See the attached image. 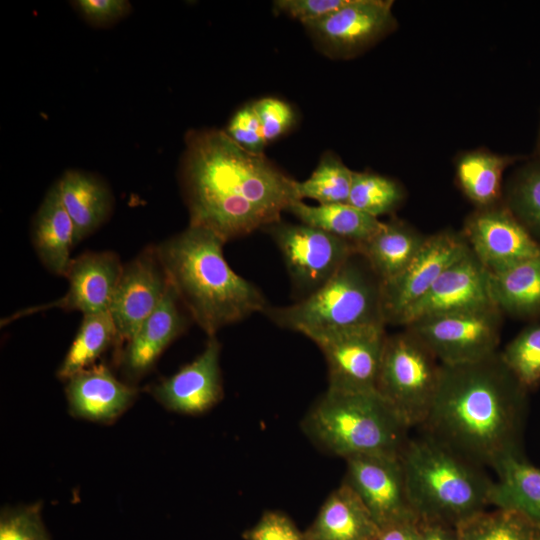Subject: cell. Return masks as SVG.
<instances>
[{"mask_svg":"<svg viewBox=\"0 0 540 540\" xmlns=\"http://www.w3.org/2000/svg\"><path fill=\"white\" fill-rule=\"evenodd\" d=\"M185 143L179 181L189 225L208 229L225 243L280 221L300 200L296 180L225 131H191Z\"/></svg>","mask_w":540,"mask_h":540,"instance_id":"6da1fadb","label":"cell"},{"mask_svg":"<svg viewBox=\"0 0 540 540\" xmlns=\"http://www.w3.org/2000/svg\"><path fill=\"white\" fill-rule=\"evenodd\" d=\"M528 390L500 352L479 361L441 364L430 411L419 428L470 462L495 472L523 456Z\"/></svg>","mask_w":540,"mask_h":540,"instance_id":"7a4b0ae2","label":"cell"},{"mask_svg":"<svg viewBox=\"0 0 540 540\" xmlns=\"http://www.w3.org/2000/svg\"><path fill=\"white\" fill-rule=\"evenodd\" d=\"M224 244L212 231L188 225L155 246L180 303L208 337L268 307L260 289L229 266Z\"/></svg>","mask_w":540,"mask_h":540,"instance_id":"3957f363","label":"cell"},{"mask_svg":"<svg viewBox=\"0 0 540 540\" xmlns=\"http://www.w3.org/2000/svg\"><path fill=\"white\" fill-rule=\"evenodd\" d=\"M400 457L408 499L418 519L456 526L492 505L495 481L432 437L409 438Z\"/></svg>","mask_w":540,"mask_h":540,"instance_id":"277c9868","label":"cell"},{"mask_svg":"<svg viewBox=\"0 0 540 540\" xmlns=\"http://www.w3.org/2000/svg\"><path fill=\"white\" fill-rule=\"evenodd\" d=\"M301 428L320 450L344 459L362 454H400L410 429L376 390L330 388L309 408Z\"/></svg>","mask_w":540,"mask_h":540,"instance_id":"5b68a950","label":"cell"},{"mask_svg":"<svg viewBox=\"0 0 540 540\" xmlns=\"http://www.w3.org/2000/svg\"><path fill=\"white\" fill-rule=\"evenodd\" d=\"M263 313L275 325L305 336L333 328L385 325L381 281L358 252L311 295L288 306H268Z\"/></svg>","mask_w":540,"mask_h":540,"instance_id":"8992f818","label":"cell"},{"mask_svg":"<svg viewBox=\"0 0 540 540\" xmlns=\"http://www.w3.org/2000/svg\"><path fill=\"white\" fill-rule=\"evenodd\" d=\"M441 363L413 333L387 336L376 391L409 427L424 423L432 406Z\"/></svg>","mask_w":540,"mask_h":540,"instance_id":"52a82bcc","label":"cell"},{"mask_svg":"<svg viewBox=\"0 0 540 540\" xmlns=\"http://www.w3.org/2000/svg\"><path fill=\"white\" fill-rule=\"evenodd\" d=\"M503 313L490 305L416 320L405 329L416 335L441 364L482 360L498 352Z\"/></svg>","mask_w":540,"mask_h":540,"instance_id":"ba28073f","label":"cell"},{"mask_svg":"<svg viewBox=\"0 0 540 540\" xmlns=\"http://www.w3.org/2000/svg\"><path fill=\"white\" fill-rule=\"evenodd\" d=\"M265 230L280 250L301 299L322 287L358 252L355 244L303 223L280 220Z\"/></svg>","mask_w":540,"mask_h":540,"instance_id":"9c48e42d","label":"cell"},{"mask_svg":"<svg viewBox=\"0 0 540 540\" xmlns=\"http://www.w3.org/2000/svg\"><path fill=\"white\" fill-rule=\"evenodd\" d=\"M387 334L385 325L326 329L306 335L321 350L328 369V388L375 391Z\"/></svg>","mask_w":540,"mask_h":540,"instance_id":"30bf717a","label":"cell"},{"mask_svg":"<svg viewBox=\"0 0 540 540\" xmlns=\"http://www.w3.org/2000/svg\"><path fill=\"white\" fill-rule=\"evenodd\" d=\"M469 251L462 234L445 230L427 236L409 265L395 278L381 283L385 325H400L405 313L429 291L440 275Z\"/></svg>","mask_w":540,"mask_h":540,"instance_id":"8fae6325","label":"cell"},{"mask_svg":"<svg viewBox=\"0 0 540 540\" xmlns=\"http://www.w3.org/2000/svg\"><path fill=\"white\" fill-rule=\"evenodd\" d=\"M348 484L379 528L418 519L411 508L400 454H362L345 459Z\"/></svg>","mask_w":540,"mask_h":540,"instance_id":"7c38bea8","label":"cell"},{"mask_svg":"<svg viewBox=\"0 0 540 540\" xmlns=\"http://www.w3.org/2000/svg\"><path fill=\"white\" fill-rule=\"evenodd\" d=\"M391 6V1L349 0L342 8L304 26L324 53L349 58L393 29Z\"/></svg>","mask_w":540,"mask_h":540,"instance_id":"4fadbf2b","label":"cell"},{"mask_svg":"<svg viewBox=\"0 0 540 540\" xmlns=\"http://www.w3.org/2000/svg\"><path fill=\"white\" fill-rule=\"evenodd\" d=\"M462 235L489 273L540 255V244L506 206L478 208L466 219Z\"/></svg>","mask_w":540,"mask_h":540,"instance_id":"5bb4252c","label":"cell"},{"mask_svg":"<svg viewBox=\"0 0 540 540\" xmlns=\"http://www.w3.org/2000/svg\"><path fill=\"white\" fill-rule=\"evenodd\" d=\"M169 287L155 246L146 247L123 265L109 313L117 330V343L126 344L155 311Z\"/></svg>","mask_w":540,"mask_h":540,"instance_id":"9a60e30c","label":"cell"},{"mask_svg":"<svg viewBox=\"0 0 540 540\" xmlns=\"http://www.w3.org/2000/svg\"><path fill=\"white\" fill-rule=\"evenodd\" d=\"M123 265L115 252H85L72 258L65 274L69 287L61 298L17 311L2 319L1 326L53 308L80 311L83 315L108 311Z\"/></svg>","mask_w":540,"mask_h":540,"instance_id":"2e32d148","label":"cell"},{"mask_svg":"<svg viewBox=\"0 0 540 540\" xmlns=\"http://www.w3.org/2000/svg\"><path fill=\"white\" fill-rule=\"evenodd\" d=\"M494 305L489 272L470 250L450 265L429 291L403 316L400 325L416 320Z\"/></svg>","mask_w":540,"mask_h":540,"instance_id":"e0dca14e","label":"cell"},{"mask_svg":"<svg viewBox=\"0 0 540 540\" xmlns=\"http://www.w3.org/2000/svg\"><path fill=\"white\" fill-rule=\"evenodd\" d=\"M220 352L216 336L209 337L201 354L152 388L154 397L178 413L197 415L211 409L223 397Z\"/></svg>","mask_w":540,"mask_h":540,"instance_id":"ac0fdd59","label":"cell"},{"mask_svg":"<svg viewBox=\"0 0 540 540\" xmlns=\"http://www.w3.org/2000/svg\"><path fill=\"white\" fill-rule=\"evenodd\" d=\"M179 303L169 283L158 307L126 344L122 362L130 377H140L148 372L168 345L185 331L187 318L181 312Z\"/></svg>","mask_w":540,"mask_h":540,"instance_id":"d6986e66","label":"cell"},{"mask_svg":"<svg viewBox=\"0 0 540 540\" xmlns=\"http://www.w3.org/2000/svg\"><path fill=\"white\" fill-rule=\"evenodd\" d=\"M66 395L70 411L93 421H109L134 400L136 390L120 382L104 365L82 370L68 380Z\"/></svg>","mask_w":540,"mask_h":540,"instance_id":"ffe728a7","label":"cell"},{"mask_svg":"<svg viewBox=\"0 0 540 540\" xmlns=\"http://www.w3.org/2000/svg\"><path fill=\"white\" fill-rule=\"evenodd\" d=\"M379 526L344 481L323 502L304 531L306 540H375Z\"/></svg>","mask_w":540,"mask_h":540,"instance_id":"44dd1931","label":"cell"},{"mask_svg":"<svg viewBox=\"0 0 540 540\" xmlns=\"http://www.w3.org/2000/svg\"><path fill=\"white\" fill-rule=\"evenodd\" d=\"M32 242L42 264L51 273L65 277L72 260L75 227L55 183L45 195L33 220Z\"/></svg>","mask_w":540,"mask_h":540,"instance_id":"7402d4cb","label":"cell"},{"mask_svg":"<svg viewBox=\"0 0 540 540\" xmlns=\"http://www.w3.org/2000/svg\"><path fill=\"white\" fill-rule=\"evenodd\" d=\"M56 184L73 221L78 244L108 219L113 207L112 193L100 178L79 170L66 171Z\"/></svg>","mask_w":540,"mask_h":540,"instance_id":"603a6c76","label":"cell"},{"mask_svg":"<svg viewBox=\"0 0 540 540\" xmlns=\"http://www.w3.org/2000/svg\"><path fill=\"white\" fill-rule=\"evenodd\" d=\"M425 240V236L407 224L393 220L383 222L380 229L357 248L383 283L395 278L409 265Z\"/></svg>","mask_w":540,"mask_h":540,"instance_id":"cb8c5ba5","label":"cell"},{"mask_svg":"<svg viewBox=\"0 0 540 540\" xmlns=\"http://www.w3.org/2000/svg\"><path fill=\"white\" fill-rule=\"evenodd\" d=\"M489 291L493 304L503 314L540 316V255L489 273Z\"/></svg>","mask_w":540,"mask_h":540,"instance_id":"d4e9b609","label":"cell"},{"mask_svg":"<svg viewBox=\"0 0 540 540\" xmlns=\"http://www.w3.org/2000/svg\"><path fill=\"white\" fill-rule=\"evenodd\" d=\"M301 223L321 229L357 247L375 234L383 222L348 203L310 206L302 200L288 209Z\"/></svg>","mask_w":540,"mask_h":540,"instance_id":"484cf974","label":"cell"},{"mask_svg":"<svg viewBox=\"0 0 540 540\" xmlns=\"http://www.w3.org/2000/svg\"><path fill=\"white\" fill-rule=\"evenodd\" d=\"M492 505L516 510L540 528V469L525 458L507 461L497 471Z\"/></svg>","mask_w":540,"mask_h":540,"instance_id":"4316f807","label":"cell"},{"mask_svg":"<svg viewBox=\"0 0 540 540\" xmlns=\"http://www.w3.org/2000/svg\"><path fill=\"white\" fill-rule=\"evenodd\" d=\"M509 162L507 157L484 151L464 154L457 162L456 174L465 195L479 208L496 205Z\"/></svg>","mask_w":540,"mask_h":540,"instance_id":"83f0119b","label":"cell"},{"mask_svg":"<svg viewBox=\"0 0 540 540\" xmlns=\"http://www.w3.org/2000/svg\"><path fill=\"white\" fill-rule=\"evenodd\" d=\"M116 343L117 330L109 311L83 315L77 334L59 367V378L68 380L89 368L103 352Z\"/></svg>","mask_w":540,"mask_h":540,"instance_id":"f1b7e54d","label":"cell"},{"mask_svg":"<svg viewBox=\"0 0 540 540\" xmlns=\"http://www.w3.org/2000/svg\"><path fill=\"white\" fill-rule=\"evenodd\" d=\"M459 540H536L540 528L524 514L507 508L482 510L456 525Z\"/></svg>","mask_w":540,"mask_h":540,"instance_id":"f546056e","label":"cell"},{"mask_svg":"<svg viewBox=\"0 0 540 540\" xmlns=\"http://www.w3.org/2000/svg\"><path fill=\"white\" fill-rule=\"evenodd\" d=\"M353 172L333 153H325L311 176L296 182L300 200L309 198L319 205L348 203Z\"/></svg>","mask_w":540,"mask_h":540,"instance_id":"4dcf8cb0","label":"cell"},{"mask_svg":"<svg viewBox=\"0 0 540 540\" xmlns=\"http://www.w3.org/2000/svg\"><path fill=\"white\" fill-rule=\"evenodd\" d=\"M403 199L394 180L371 172H353L348 204L378 218L392 212Z\"/></svg>","mask_w":540,"mask_h":540,"instance_id":"1f68e13d","label":"cell"},{"mask_svg":"<svg viewBox=\"0 0 540 540\" xmlns=\"http://www.w3.org/2000/svg\"><path fill=\"white\" fill-rule=\"evenodd\" d=\"M507 208L535 238H540V161L523 167L508 188Z\"/></svg>","mask_w":540,"mask_h":540,"instance_id":"d6a6232c","label":"cell"},{"mask_svg":"<svg viewBox=\"0 0 540 540\" xmlns=\"http://www.w3.org/2000/svg\"><path fill=\"white\" fill-rule=\"evenodd\" d=\"M506 366L529 391L540 384V324L523 329L500 351Z\"/></svg>","mask_w":540,"mask_h":540,"instance_id":"836d02e7","label":"cell"},{"mask_svg":"<svg viewBox=\"0 0 540 540\" xmlns=\"http://www.w3.org/2000/svg\"><path fill=\"white\" fill-rule=\"evenodd\" d=\"M0 540H49L39 508L35 505L3 512Z\"/></svg>","mask_w":540,"mask_h":540,"instance_id":"e575fe53","label":"cell"},{"mask_svg":"<svg viewBox=\"0 0 540 540\" xmlns=\"http://www.w3.org/2000/svg\"><path fill=\"white\" fill-rule=\"evenodd\" d=\"M268 144L285 134L294 124L295 113L285 101L266 97L251 103Z\"/></svg>","mask_w":540,"mask_h":540,"instance_id":"d590c367","label":"cell"},{"mask_svg":"<svg viewBox=\"0 0 540 540\" xmlns=\"http://www.w3.org/2000/svg\"><path fill=\"white\" fill-rule=\"evenodd\" d=\"M225 132L246 151L263 155L267 143L252 104L245 105L235 112Z\"/></svg>","mask_w":540,"mask_h":540,"instance_id":"8d00e7d4","label":"cell"},{"mask_svg":"<svg viewBox=\"0 0 540 540\" xmlns=\"http://www.w3.org/2000/svg\"><path fill=\"white\" fill-rule=\"evenodd\" d=\"M244 540H306L294 521L284 512L265 511L260 519L243 533Z\"/></svg>","mask_w":540,"mask_h":540,"instance_id":"74e56055","label":"cell"},{"mask_svg":"<svg viewBox=\"0 0 540 540\" xmlns=\"http://www.w3.org/2000/svg\"><path fill=\"white\" fill-rule=\"evenodd\" d=\"M349 0H277L276 13H283L304 24L318 20L345 6Z\"/></svg>","mask_w":540,"mask_h":540,"instance_id":"f35d334b","label":"cell"},{"mask_svg":"<svg viewBox=\"0 0 540 540\" xmlns=\"http://www.w3.org/2000/svg\"><path fill=\"white\" fill-rule=\"evenodd\" d=\"M93 26H107L126 16L131 4L126 0H77L71 2Z\"/></svg>","mask_w":540,"mask_h":540,"instance_id":"ab89813d","label":"cell"},{"mask_svg":"<svg viewBox=\"0 0 540 540\" xmlns=\"http://www.w3.org/2000/svg\"><path fill=\"white\" fill-rule=\"evenodd\" d=\"M375 540H419L418 519L398 521L380 527Z\"/></svg>","mask_w":540,"mask_h":540,"instance_id":"60d3db41","label":"cell"},{"mask_svg":"<svg viewBox=\"0 0 540 540\" xmlns=\"http://www.w3.org/2000/svg\"><path fill=\"white\" fill-rule=\"evenodd\" d=\"M419 540H459L456 526L418 519Z\"/></svg>","mask_w":540,"mask_h":540,"instance_id":"b9f144b4","label":"cell"},{"mask_svg":"<svg viewBox=\"0 0 540 540\" xmlns=\"http://www.w3.org/2000/svg\"><path fill=\"white\" fill-rule=\"evenodd\" d=\"M536 540H540V534H539V536L537 537V539H536Z\"/></svg>","mask_w":540,"mask_h":540,"instance_id":"7bdbcfd3","label":"cell"}]
</instances>
